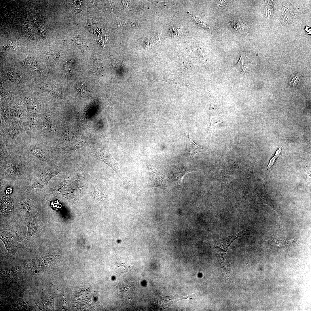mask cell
I'll use <instances>...</instances> for the list:
<instances>
[{"instance_id":"1","label":"cell","mask_w":311,"mask_h":311,"mask_svg":"<svg viewBox=\"0 0 311 311\" xmlns=\"http://www.w3.org/2000/svg\"><path fill=\"white\" fill-rule=\"evenodd\" d=\"M147 165L149 175L147 187H157L168 192L165 176L158 171L149 161L147 162Z\"/></svg>"},{"instance_id":"2","label":"cell","mask_w":311,"mask_h":311,"mask_svg":"<svg viewBox=\"0 0 311 311\" xmlns=\"http://www.w3.org/2000/svg\"><path fill=\"white\" fill-rule=\"evenodd\" d=\"M297 238L291 240L281 239L278 237L273 235L268 240L265 241L267 248L272 249L279 251H284L287 252L290 251L296 245H298Z\"/></svg>"},{"instance_id":"3","label":"cell","mask_w":311,"mask_h":311,"mask_svg":"<svg viewBox=\"0 0 311 311\" xmlns=\"http://www.w3.org/2000/svg\"><path fill=\"white\" fill-rule=\"evenodd\" d=\"M249 233L250 232L248 230H243L236 234L217 239L213 242V247L219 249L222 251L226 252L229 246L234 240Z\"/></svg>"},{"instance_id":"4","label":"cell","mask_w":311,"mask_h":311,"mask_svg":"<svg viewBox=\"0 0 311 311\" xmlns=\"http://www.w3.org/2000/svg\"><path fill=\"white\" fill-rule=\"evenodd\" d=\"M191 170L185 165L179 164L175 165L171 169L169 178L175 184L178 186L182 184L183 178Z\"/></svg>"},{"instance_id":"5","label":"cell","mask_w":311,"mask_h":311,"mask_svg":"<svg viewBox=\"0 0 311 311\" xmlns=\"http://www.w3.org/2000/svg\"><path fill=\"white\" fill-rule=\"evenodd\" d=\"M58 173L57 170L51 169L38 174L34 179L33 187L37 189L44 188L47 185L49 180Z\"/></svg>"},{"instance_id":"6","label":"cell","mask_w":311,"mask_h":311,"mask_svg":"<svg viewBox=\"0 0 311 311\" xmlns=\"http://www.w3.org/2000/svg\"><path fill=\"white\" fill-rule=\"evenodd\" d=\"M187 140V146L185 150V156L188 158H192L197 153L209 151L210 149L203 148L199 146L191 139L189 133L186 136Z\"/></svg>"},{"instance_id":"7","label":"cell","mask_w":311,"mask_h":311,"mask_svg":"<svg viewBox=\"0 0 311 311\" xmlns=\"http://www.w3.org/2000/svg\"><path fill=\"white\" fill-rule=\"evenodd\" d=\"M210 111L211 127L218 123H223L219 109L212 98Z\"/></svg>"},{"instance_id":"8","label":"cell","mask_w":311,"mask_h":311,"mask_svg":"<svg viewBox=\"0 0 311 311\" xmlns=\"http://www.w3.org/2000/svg\"><path fill=\"white\" fill-rule=\"evenodd\" d=\"M117 263V272L119 275H122L124 273L132 270L131 268L128 265L123 262L120 259Z\"/></svg>"},{"instance_id":"9","label":"cell","mask_w":311,"mask_h":311,"mask_svg":"<svg viewBox=\"0 0 311 311\" xmlns=\"http://www.w3.org/2000/svg\"><path fill=\"white\" fill-rule=\"evenodd\" d=\"M237 66L240 73L242 75H244L247 71L246 70V65L245 58L243 53L240 54V57L237 63Z\"/></svg>"},{"instance_id":"10","label":"cell","mask_w":311,"mask_h":311,"mask_svg":"<svg viewBox=\"0 0 311 311\" xmlns=\"http://www.w3.org/2000/svg\"><path fill=\"white\" fill-rule=\"evenodd\" d=\"M216 256L222 266L228 265L229 257L227 254L221 253H217Z\"/></svg>"},{"instance_id":"11","label":"cell","mask_w":311,"mask_h":311,"mask_svg":"<svg viewBox=\"0 0 311 311\" xmlns=\"http://www.w3.org/2000/svg\"><path fill=\"white\" fill-rule=\"evenodd\" d=\"M299 74L293 75L291 77L289 81V85L291 86H296L300 84L302 79L301 76Z\"/></svg>"},{"instance_id":"12","label":"cell","mask_w":311,"mask_h":311,"mask_svg":"<svg viewBox=\"0 0 311 311\" xmlns=\"http://www.w3.org/2000/svg\"><path fill=\"white\" fill-rule=\"evenodd\" d=\"M231 26H233L232 27L236 31H239L240 32H245V31H247V27L243 24L238 23L235 22H231Z\"/></svg>"},{"instance_id":"13","label":"cell","mask_w":311,"mask_h":311,"mask_svg":"<svg viewBox=\"0 0 311 311\" xmlns=\"http://www.w3.org/2000/svg\"><path fill=\"white\" fill-rule=\"evenodd\" d=\"M17 166H14L11 164H8L6 172V175L10 176L15 174L17 171Z\"/></svg>"},{"instance_id":"14","label":"cell","mask_w":311,"mask_h":311,"mask_svg":"<svg viewBox=\"0 0 311 311\" xmlns=\"http://www.w3.org/2000/svg\"><path fill=\"white\" fill-rule=\"evenodd\" d=\"M32 153L35 156L41 158H43V152L42 150L39 149H36L31 151Z\"/></svg>"},{"instance_id":"15","label":"cell","mask_w":311,"mask_h":311,"mask_svg":"<svg viewBox=\"0 0 311 311\" xmlns=\"http://www.w3.org/2000/svg\"><path fill=\"white\" fill-rule=\"evenodd\" d=\"M8 131L10 134L12 136L17 135L18 133L17 128L15 126H13L10 128Z\"/></svg>"},{"instance_id":"16","label":"cell","mask_w":311,"mask_h":311,"mask_svg":"<svg viewBox=\"0 0 311 311\" xmlns=\"http://www.w3.org/2000/svg\"><path fill=\"white\" fill-rule=\"evenodd\" d=\"M278 158V156L274 155L270 160L269 163L268 165L267 168L268 170L270 169L271 167L274 165L276 162L277 159Z\"/></svg>"},{"instance_id":"17","label":"cell","mask_w":311,"mask_h":311,"mask_svg":"<svg viewBox=\"0 0 311 311\" xmlns=\"http://www.w3.org/2000/svg\"><path fill=\"white\" fill-rule=\"evenodd\" d=\"M51 205L54 209H59L60 207L61 204L58 201L52 202Z\"/></svg>"},{"instance_id":"18","label":"cell","mask_w":311,"mask_h":311,"mask_svg":"<svg viewBox=\"0 0 311 311\" xmlns=\"http://www.w3.org/2000/svg\"><path fill=\"white\" fill-rule=\"evenodd\" d=\"M195 298H196V297H195V296L194 295V294H191V295H189L188 296H187L186 297H181L180 298V299H191H191H195Z\"/></svg>"},{"instance_id":"19","label":"cell","mask_w":311,"mask_h":311,"mask_svg":"<svg viewBox=\"0 0 311 311\" xmlns=\"http://www.w3.org/2000/svg\"><path fill=\"white\" fill-rule=\"evenodd\" d=\"M35 119L34 117L31 116L28 118L27 120V122L30 124H32L34 123Z\"/></svg>"},{"instance_id":"20","label":"cell","mask_w":311,"mask_h":311,"mask_svg":"<svg viewBox=\"0 0 311 311\" xmlns=\"http://www.w3.org/2000/svg\"><path fill=\"white\" fill-rule=\"evenodd\" d=\"M305 30L307 34H311V28L309 27V26H306V28H305Z\"/></svg>"}]
</instances>
